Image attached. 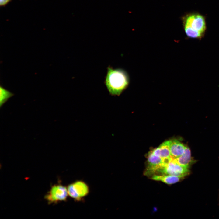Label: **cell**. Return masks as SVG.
<instances>
[{
    "label": "cell",
    "instance_id": "6da1fadb",
    "mask_svg": "<svg viewBox=\"0 0 219 219\" xmlns=\"http://www.w3.org/2000/svg\"><path fill=\"white\" fill-rule=\"evenodd\" d=\"M130 78L127 72L120 68H107L104 83L110 94L119 96L128 87Z\"/></svg>",
    "mask_w": 219,
    "mask_h": 219
},
{
    "label": "cell",
    "instance_id": "7a4b0ae2",
    "mask_svg": "<svg viewBox=\"0 0 219 219\" xmlns=\"http://www.w3.org/2000/svg\"><path fill=\"white\" fill-rule=\"evenodd\" d=\"M184 29L189 38L201 39L206 29L205 19L202 15L197 13L188 15L184 19Z\"/></svg>",
    "mask_w": 219,
    "mask_h": 219
},
{
    "label": "cell",
    "instance_id": "3957f363",
    "mask_svg": "<svg viewBox=\"0 0 219 219\" xmlns=\"http://www.w3.org/2000/svg\"><path fill=\"white\" fill-rule=\"evenodd\" d=\"M189 169L179 165L173 159L168 164L162 165L152 171L149 176L155 174L186 176L189 172Z\"/></svg>",
    "mask_w": 219,
    "mask_h": 219
},
{
    "label": "cell",
    "instance_id": "277c9868",
    "mask_svg": "<svg viewBox=\"0 0 219 219\" xmlns=\"http://www.w3.org/2000/svg\"><path fill=\"white\" fill-rule=\"evenodd\" d=\"M68 195L67 188L61 184L53 186L45 196L49 204L65 201Z\"/></svg>",
    "mask_w": 219,
    "mask_h": 219
},
{
    "label": "cell",
    "instance_id": "5b68a950",
    "mask_svg": "<svg viewBox=\"0 0 219 219\" xmlns=\"http://www.w3.org/2000/svg\"><path fill=\"white\" fill-rule=\"evenodd\" d=\"M67 188L68 195L77 201L81 200L89 192L88 185L82 181H77L70 184Z\"/></svg>",
    "mask_w": 219,
    "mask_h": 219
},
{
    "label": "cell",
    "instance_id": "8992f818",
    "mask_svg": "<svg viewBox=\"0 0 219 219\" xmlns=\"http://www.w3.org/2000/svg\"><path fill=\"white\" fill-rule=\"evenodd\" d=\"M147 159V165L144 172L146 175H148L153 170L164 165L163 159L154 155L151 151L149 153Z\"/></svg>",
    "mask_w": 219,
    "mask_h": 219
},
{
    "label": "cell",
    "instance_id": "52a82bcc",
    "mask_svg": "<svg viewBox=\"0 0 219 219\" xmlns=\"http://www.w3.org/2000/svg\"><path fill=\"white\" fill-rule=\"evenodd\" d=\"M186 146L176 139L170 140V149L173 159L181 156L184 152Z\"/></svg>",
    "mask_w": 219,
    "mask_h": 219
},
{
    "label": "cell",
    "instance_id": "ba28073f",
    "mask_svg": "<svg viewBox=\"0 0 219 219\" xmlns=\"http://www.w3.org/2000/svg\"><path fill=\"white\" fill-rule=\"evenodd\" d=\"M173 160L179 165L188 168L195 162L191 157L190 150L187 146L184 153L181 156Z\"/></svg>",
    "mask_w": 219,
    "mask_h": 219
},
{
    "label": "cell",
    "instance_id": "9c48e42d",
    "mask_svg": "<svg viewBox=\"0 0 219 219\" xmlns=\"http://www.w3.org/2000/svg\"><path fill=\"white\" fill-rule=\"evenodd\" d=\"M185 175L174 176L167 175H154L151 179L156 181H160L167 184H172L179 182Z\"/></svg>",
    "mask_w": 219,
    "mask_h": 219
},
{
    "label": "cell",
    "instance_id": "30bf717a",
    "mask_svg": "<svg viewBox=\"0 0 219 219\" xmlns=\"http://www.w3.org/2000/svg\"><path fill=\"white\" fill-rule=\"evenodd\" d=\"M170 141L164 142L151 151L155 155L162 159L172 158L170 149Z\"/></svg>",
    "mask_w": 219,
    "mask_h": 219
},
{
    "label": "cell",
    "instance_id": "8fae6325",
    "mask_svg": "<svg viewBox=\"0 0 219 219\" xmlns=\"http://www.w3.org/2000/svg\"><path fill=\"white\" fill-rule=\"evenodd\" d=\"M14 95L8 90L4 89L2 87H0V107H1L3 104L8 100Z\"/></svg>",
    "mask_w": 219,
    "mask_h": 219
},
{
    "label": "cell",
    "instance_id": "7c38bea8",
    "mask_svg": "<svg viewBox=\"0 0 219 219\" xmlns=\"http://www.w3.org/2000/svg\"><path fill=\"white\" fill-rule=\"evenodd\" d=\"M11 1L12 0H0V5L1 7L5 6Z\"/></svg>",
    "mask_w": 219,
    "mask_h": 219
}]
</instances>
